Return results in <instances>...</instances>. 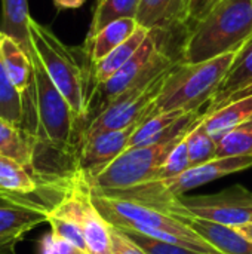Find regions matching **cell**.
<instances>
[{"label": "cell", "instance_id": "obj_6", "mask_svg": "<svg viewBox=\"0 0 252 254\" xmlns=\"http://www.w3.org/2000/svg\"><path fill=\"white\" fill-rule=\"evenodd\" d=\"M177 61L178 60L172 58L165 49H162V46L159 45L157 33L151 31L144 43L140 46V49L110 79L92 88L89 94L86 125L110 103H113L129 88L137 85L149 73L160 67L171 65Z\"/></svg>", "mask_w": 252, "mask_h": 254}, {"label": "cell", "instance_id": "obj_14", "mask_svg": "<svg viewBox=\"0 0 252 254\" xmlns=\"http://www.w3.org/2000/svg\"><path fill=\"white\" fill-rule=\"evenodd\" d=\"M138 22L135 18H122L113 21L100 30L95 36L88 37L85 42L83 52L89 58L91 63H97L110 54L114 48L122 45L126 39H129L134 31L138 28Z\"/></svg>", "mask_w": 252, "mask_h": 254}, {"label": "cell", "instance_id": "obj_8", "mask_svg": "<svg viewBox=\"0 0 252 254\" xmlns=\"http://www.w3.org/2000/svg\"><path fill=\"white\" fill-rule=\"evenodd\" d=\"M140 124H134L122 129L98 132L83 138L77 156V170L86 179L97 176L128 149L129 140Z\"/></svg>", "mask_w": 252, "mask_h": 254}, {"label": "cell", "instance_id": "obj_1", "mask_svg": "<svg viewBox=\"0 0 252 254\" xmlns=\"http://www.w3.org/2000/svg\"><path fill=\"white\" fill-rule=\"evenodd\" d=\"M252 39V0H223L202 21L189 27L183 63H202L238 52Z\"/></svg>", "mask_w": 252, "mask_h": 254}, {"label": "cell", "instance_id": "obj_30", "mask_svg": "<svg viewBox=\"0 0 252 254\" xmlns=\"http://www.w3.org/2000/svg\"><path fill=\"white\" fill-rule=\"evenodd\" d=\"M86 0H53L58 9H76L80 7Z\"/></svg>", "mask_w": 252, "mask_h": 254}, {"label": "cell", "instance_id": "obj_19", "mask_svg": "<svg viewBox=\"0 0 252 254\" xmlns=\"http://www.w3.org/2000/svg\"><path fill=\"white\" fill-rule=\"evenodd\" d=\"M140 1L141 0H100L89 25L88 37L95 36L113 21L122 18H137Z\"/></svg>", "mask_w": 252, "mask_h": 254}, {"label": "cell", "instance_id": "obj_22", "mask_svg": "<svg viewBox=\"0 0 252 254\" xmlns=\"http://www.w3.org/2000/svg\"><path fill=\"white\" fill-rule=\"evenodd\" d=\"M206 113L199 119V122L190 129L187 134V150H189V159L190 165L196 167L205 162H209L215 159L217 152V141L208 134V131L203 127V119Z\"/></svg>", "mask_w": 252, "mask_h": 254}, {"label": "cell", "instance_id": "obj_31", "mask_svg": "<svg viewBox=\"0 0 252 254\" xmlns=\"http://www.w3.org/2000/svg\"><path fill=\"white\" fill-rule=\"evenodd\" d=\"M239 235H242L245 240H248L250 243H252V220L251 222H247L244 225H239V226H235L233 228Z\"/></svg>", "mask_w": 252, "mask_h": 254}, {"label": "cell", "instance_id": "obj_27", "mask_svg": "<svg viewBox=\"0 0 252 254\" xmlns=\"http://www.w3.org/2000/svg\"><path fill=\"white\" fill-rule=\"evenodd\" d=\"M39 249H40V254H89L73 246L67 240L55 235L52 231L42 237Z\"/></svg>", "mask_w": 252, "mask_h": 254}, {"label": "cell", "instance_id": "obj_17", "mask_svg": "<svg viewBox=\"0 0 252 254\" xmlns=\"http://www.w3.org/2000/svg\"><path fill=\"white\" fill-rule=\"evenodd\" d=\"M0 51H1V58H3L6 71L13 86L18 89V92L22 97L28 91L31 80H33V74H34L30 52H27L15 39L6 34H3L1 37Z\"/></svg>", "mask_w": 252, "mask_h": 254}, {"label": "cell", "instance_id": "obj_2", "mask_svg": "<svg viewBox=\"0 0 252 254\" xmlns=\"http://www.w3.org/2000/svg\"><path fill=\"white\" fill-rule=\"evenodd\" d=\"M238 52H229L202 63H178L169 70L154 103V115L195 112L211 103L226 79Z\"/></svg>", "mask_w": 252, "mask_h": 254}, {"label": "cell", "instance_id": "obj_29", "mask_svg": "<svg viewBox=\"0 0 252 254\" xmlns=\"http://www.w3.org/2000/svg\"><path fill=\"white\" fill-rule=\"evenodd\" d=\"M220 1L223 0H190V12H189V27L202 21Z\"/></svg>", "mask_w": 252, "mask_h": 254}, {"label": "cell", "instance_id": "obj_5", "mask_svg": "<svg viewBox=\"0 0 252 254\" xmlns=\"http://www.w3.org/2000/svg\"><path fill=\"white\" fill-rule=\"evenodd\" d=\"M189 132L162 143L128 147L102 171L88 179V182L94 189L100 190L126 189L150 182L154 179L156 173L159 171L168 155L172 152V149Z\"/></svg>", "mask_w": 252, "mask_h": 254}, {"label": "cell", "instance_id": "obj_21", "mask_svg": "<svg viewBox=\"0 0 252 254\" xmlns=\"http://www.w3.org/2000/svg\"><path fill=\"white\" fill-rule=\"evenodd\" d=\"M3 33L0 31V42H1ZM0 118L19 125L22 124V98L18 89L13 86L0 51Z\"/></svg>", "mask_w": 252, "mask_h": 254}, {"label": "cell", "instance_id": "obj_9", "mask_svg": "<svg viewBox=\"0 0 252 254\" xmlns=\"http://www.w3.org/2000/svg\"><path fill=\"white\" fill-rule=\"evenodd\" d=\"M48 214L40 207L0 199V254H16L15 246L27 232L48 222Z\"/></svg>", "mask_w": 252, "mask_h": 254}, {"label": "cell", "instance_id": "obj_24", "mask_svg": "<svg viewBox=\"0 0 252 254\" xmlns=\"http://www.w3.org/2000/svg\"><path fill=\"white\" fill-rule=\"evenodd\" d=\"M48 223L50 225L52 232L55 235L67 240L73 246H76L80 250H83V252L88 253L86 241H85L82 228H80L79 222L73 216H70V214H67L64 211L58 210L56 207H53L49 211V214H48Z\"/></svg>", "mask_w": 252, "mask_h": 254}, {"label": "cell", "instance_id": "obj_10", "mask_svg": "<svg viewBox=\"0 0 252 254\" xmlns=\"http://www.w3.org/2000/svg\"><path fill=\"white\" fill-rule=\"evenodd\" d=\"M190 0H141L137 22L156 33L187 25Z\"/></svg>", "mask_w": 252, "mask_h": 254}, {"label": "cell", "instance_id": "obj_13", "mask_svg": "<svg viewBox=\"0 0 252 254\" xmlns=\"http://www.w3.org/2000/svg\"><path fill=\"white\" fill-rule=\"evenodd\" d=\"M151 31L138 25V28L134 31V34L126 39L122 45H119L117 48H114L110 54H107L104 58H101L97 63H91V83L92 88L95 85H100L102 82H105L107 79H110L138 49L140 46L144 43V40L147 39V36ZM91 88V91H92Z\"/></svg>", "mask_w": 252, "mask_h": 254}, {"label": "cell", "instance_id": "obj_26", "mask_svg": "<svg viewBox=\"0 0 252 254\" xmlns=\"http://www.w3.org/2000/svg\"><path fill=\"white\" fill-rule=\"evenodd\" d=\"M186 138H187V135L172 149V152L168 155V158L165 159V162L162 164V167L159 168V171L156 173L153 180H165V179L180 176L181 173H184L186 170H189L192 167L190 159H189V150H187V140Z\"/></svg>", "mask_w": 252, "mask_h": 254}, {"label": "cell", "instance_id": "obj_23", "mask_svg": "<svg viewBox=\"0 0 252 254\" xmlns=\"http://www.w3.org/2000/svg\"><path fill=\"white\" fill-rule=\"evenodd\" d=\"M252 155V119L229 131L217 141L215 158Z\"/></svg>", "mask_w": 252, "mask_h": 254}, {"label": "cell", "instance_id": "obj_18", "mask_svg": "<svg viewBox=\"0 0 252 254\" xmlns=\"http://www.w3.org/2000/svg\"><path fill=\"white\" fill-rule=\"evenodd\" d=\"M30 12L27 0H1L0 31L15 39L27 52H31Z\"/></svg>", "mask_w": 252, "mask_h": 254}, {"label": "cell", "instance_id": "obj_15", "mask_svg": "<svg viewBox=\"0 0 252 254\" xmlns=\"http://www.w3.org/2000/svg\"><path fill=\"white\" fill-rule=\"evenodd\" d=\"M189 226L223 254H252V243L230 226L198 217H193Z\"/></svg>", "mask_w": 252, "mask_h": 254}, {"label": "cell", "instance_id": "obj_16", "mask_svg": "<svg viewBox=\"0 0 252 254\" xmlns=\"http://www.w3.org/2000/svg\"><path fill=\"white\" fill-rule=\"evenodd\" d=\"M34 138L22 127L0 118V155L22 164L34 173Z\"/></svg>", "mask_w": 252, "mask_h": 254}, {"label": "cell", "instance_id": "obj_3", "mask_svg": "<svg viewBox=\"0 0 252 254\" xmlns=\"http://www.w3.org/2000/svg\"><path fill=\"white\" fill-rule=\"evenodd\" d=\"M30 39L49 77L86 128L91 71L79 61L73 48L62 43L48 27L39 24L33 16L30 18Z\"/></svg>", "mask_w": 252, "mask_h": 254}, {"label": "cell", "instance_id": "obj_28", "mask_svg": "<svg viewBox=\"0 0 252 254\" xmlns=\"http://www.w3.org/2000/svg\"><path fill=\"white\" fill-rule=\"evenodd\" d=\"M111 252L113 254H147L123 231H120L113 225H111Z\"/></svg>", "mask_w": 252, "mask_h": 254}, {"label": "cell", "instance_id": "obj_12", "mask_svg": "<svg viewBox=\"0 0 252 254\" xmlns=\"http://www.w3.org/2000/svg\"><path fill=\"white\" fill-rule=\"evenodd\" d=\"M251 119L252 92L227 103L226 106L214 110L212 113H206L203 119V127L208 131V134L215 141H218L229 131L250 122Z\"/></svg>", "mask_w": 252, "mask_h": 254}, {"label": "cell", "instance_id": "obj_4", "mask_svg": "<svg viewBox=\"0 0 252 254\" xmlns=\"http://www.w3.org/2000/svg\"><path fill=\"white\" fill-rule=\"evenodd\" d=\"M177 63L149 73L137 85L110 103L86 125L83 138L104 131L122 129L134 124H140L154 115L156 98L160 92L166 74Z\"/></svg>", "mask_w": 252, "mask_h": 254}, {"label": "cell", "instance_id": "obj_11", "mask_svg": "<svg viewBox=\"0 0 252 254\" xmlns=\"http://www.w3.org/2000/svg\"><path fill=\"white\" fill-rule=\"evenodd\" d=\"M252 92V39L244 45L223 80L220 89L211 100L206 113H212L214 110L226 106L227 103L248 95Z\"/></svg>", "mask_w": 252, "mask_h": 254}, {"label": "cell", "instance_id": "obj_20", "mask_svg": "<svg viewBox=\"0 0 252 254\" xmlns=\"http://www.w3.org/2000/svg\"><path fill=\"white\" fill-rule=\"evenodd\" d=\"M186 112L181 110H174V112H165V113H156L147 118L140 124V127L135 129L129 140L128 147L134 146H143V144H154V143H162V135L163 132L171 128Z\"/></svg>", "mask_w": 252, "mask_h": 254}, {"label": "cell", "instance_id": "obj_7", "mask_svg": "<svg viewBox=\"0 0 252 254\" xmlns=\"http://www.w3.org/2000/svg\"><path fill=\"white\" fill-rule=\"evenodd\" d=\"M180 201L193 217L230 228L252 220V192L242 185H235L212 195L181 196Z\"/></svg>", "mask_w": 252, "mask_h": 254}, {"label": "cell", "instance_id": "obj_25", "mask_svg": "<svg viewBox=\"0 0 252 254\" xmlns=\"http://www.w3.org/2000/svg\"><path fill=\"white\" fill-rule=\"evenodd\" d=\"M117 228V226H116ZM120 231H123L137 246H140L147 254H205L183 246H177V244H171V243H165L156 238H151L149 235H144L135 229H129V228H119Z\"/></svg>", "mask_w": 252, "mask_h": 254}]
</instances>
